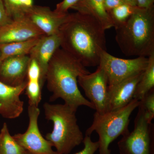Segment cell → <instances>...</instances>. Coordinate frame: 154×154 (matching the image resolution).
I'll return each instance as SVG.
<instances>
[{
	"label": "cell",
	"instance_id": "d6986e66",
	"mask_svg": "<svg viewBox=\"0 0 154 154\" xmlns=\"http://www.w3.org/2000/svg\"><path fill=\"white\" fill-rule=\"evenodd\" d=\"M26 151L10 134L5 122L0 131V154H23Z\"/></svg>",
	"mask_w": 154,
	"mask_h": 154
},
{
	"label": "cell",
	"instance_id": "4316f807",
	"mask_svg": "<svg viewBox=\"0 0 154 154\" xmlns=\"http://www.w3.org/2000/svg\"><path fill=\"white\" fill-rule=\"evenodd\" d=\"M12 21L6 12L2 0H0V28Z\"/></svg>",
	"mask_w": 154,
	"mask_h": 154
},
{
	"label": "cell",
	"instance_id": "30bf717a",
	"mask_svg": "<svg viewBox=\"0 0 154 154\" xmlns=\"http://www.w3.org/2000/svg\"><path fill=\"white\" fill-rule=\"evenodd\" d=\"M44 35L25 15L0 28V44L26 41Z\"/></svg>",
	"mask_w": 154,
	"mask_h": 154
},
{
	"label": "cell",
	"instance_id": "44dd1931",
	"mask_svg": "<svg viewBox=\"0 0 154 154\" xmlns=\"http://www.w3.org/2000/svg\"><path fill=\"white\" fill-rule=\"evenodd\" d=\"M42 88L40 81L27 80V85L25 90L28 97L29 105L38 107L42 99Z\"/></svg>",
	"mask_w": 154,
	"mask_h": 154
},
{
	"label": "cell",
	"instance_id": "d4e9b609",
	"mask_svg": "<svg viewBox=\"0 0 154 154\" xmlns=\"http://www.w3.org/2000/svg\"><path fill=\"white\" fill-rule=\"evenodd\" d=\"M27 79L38 80L41 83V70L38 63L34 60L30 59L27 72Z\"/></svg>",
	"mask_w": 154,
	"mask_h": 154
},
{
	"label": "cell",
	"instance_id": "83f0119b",
	"mask_svg": "<svg viewBox=\"0 0 154 154\" xmlns=\"http://www.w3.org/2000/svg\"><path fill=\"white\" fill-rule=\"evenodd\" d=\"M104 6L107 13L112 9L124 4L122 0H104Z\"/></svg>",
	"mask_w": 154,
	"mask_h": 154
},
{
	"label": "cell",
	"instance_id": "4fadbf2b",
	"mask_svg": "<svg viewBox=\"0 0 154 154\" xmlns=\"http://www.w3.org/2000/svg\"><path fill=\"white\" fill-rule=\"evenodd\" d=\"M30 58L29 55L11 57L0 63V82L12 86L22 85L27 80Z\"/></svg>",
	"mask_w": 154,
	"mask_h": 154
},
{
	"label": "cell",
	"instance_id": "9c48e42d",
	"mask_svg": "<svg viewBox=\"0 0 154 154\" xmlns=\"http://www.w3.org/2000/svg\"><path fill=\"white\" fill-rule=\"evenodd\" d=\"M39 114L38 107L29 105V124L27 130L13 137L21 146L31 154H58L53 150L51 143L40 132L38 124Z\"/></svg>",
	"mask_w": 154,
	"mask_h": 154
},
{
	"label": "cell",
	"instance_id": "cb8c5ba5",
	"mask_svg": "<svg viewBox=\"0 0 154 154\" xmlns=\"http://www.w3.org/2000/svg\"><path fill=\"white\" fill-rule=\"evenodd\" d=\"M84 148L75 154H94L99 149V142H94L90 136L85 135L83 141Z\"/></svg>",
	"mask_w": 154,
	"mask_h": 154
},
{
	"label": "cell",
	"instance_id": "ba28073f",
	"mask_svg": "<svg viewBox=\"0 0 154 154\" xmlns=\"http://www.w3.org/2000/svg\"><path fill=\"white\" fill-rule=\"evenodd\" d=\"M78 82L96 112L103 114L108 112V81L103 68L98 66L94 72L79 77Z\"/></svg>",
	"mask_w": 154,
	"mask_h": 154
},
{
	"label": "cell",
	"instance_id": "8992f818",
	"mask_svg": "<svg viewBox=\"0 0 154 154\" xmlns=\"http://www.w3.org/2000/svg\"><path fill=\"white\" fill-rule=\"evenodd\" d=\"M138 107L134 129L117 143L120 154H154V125L146 119L143 109Z\"/></svg>",
	"mask_w": 154,
	"mask_h": 154
},
{
	"label": "cell",
	"instance_id": "52a82bcc",
	"mask_svg": "<svg viewBox=\"0 0 154 154\" xmlns=\"http://www.w3.org/2000/svg\"><path fill=\"white\" fill-rule=\"evenodd\" d=\"M148 63V57H140L132 59L115 57L104 51L99 66L105 70L108 87H112L135 74L143 71Z\"/></svg>",
	"mask_w": 154,
	"mask_h": 154
},
{
	"label": "cell",
	"instance_id": "f1b7e54d",
	"mask_svg": "<svg viewBox=\"0 0 154 154\" xmlns=\"http://www.w3.org/2000/svg\"><path fill=\"white\" fill-rule=\"evenodd\" d=\"M137 5L142 8H148L154 6V0H136Z\"/></svg>",
	"mask_w": 154,
	"mask_h": 154
},
{
	"label": "cell",
	"instance_id": "3957f363",
	"mask_svg": "<svg viewBox=\"0 0 154 154\" xmlns=\"http://www.w3.org/2000/svg\"><path fill=\"white\" fill-rule=\"evenodd\" d=\"M115 30L116 40L124 55L148 57L154 53V6L140 8Z\"/></svg>",
	"mask_w": 154,
	"mask_h": 154
},
{
	"label": "cell",
	"instance_id": "7c38bea8",
	"mask_svg": "<svg viewBox=\"0 0 154 154\" xmlns=\"http://www.w3.org/2000/svg\"><path fill=\"white\" fill-rule=\"evenodd\" d=\"M27 85V80L18 86L9 85L0 82V115L9 119L20 116L24 106L20 96L25 91Z\"/></svg>",
	"mask_w": 154,
	"mask_h": 154
},
{
	"label": "cell",
	"instance_id": "603a6c76",
	"mask_svg": "<svg viewBox=\"0 0 154 154\" xmlns=\"http://www.w3.org/2000/svg\"><path fill=\"white\" fill-rule=\"evenodd\" d=\"M139 106L144 111L146 119L149 123H152L154 117V90L152 89L140 100Z\"/></svg>",
	"mask_w": 154,
	"mask_h": 154
},
{
	"label": "cell",
	"instance_id": "7402d4cb",
	"mask_svg": "<svg viewBox=\"0 0 154 154\" xmlns=\"http://www.w3.org/2000/svg\"><path fill=\"white\" fill-rule=\"evenodd\" d=\"M2 2L8 16L12 20L25 16L26 9L19 0H2Z\"/></svg>",
	"mask_w": 154,
	"mask_h": 154
},
{
	"label": "cell",
	"instance_id": "5bb4252c",
	"mask_svg": "<svg viewBox=\"0 0 154 154\" xmlns=\"http://www.w3.org/2000/svg\"><path fill=\"white\" fill-rule=\"evenodd\" d=\"M144 71L132 75L115 85L108 87V111L122 108L132 101Z\"/></svg>",
	"mask_w": 154,
	"mask_h": 154
},
{
	"label": "cell",
	"instance_id": "5b68a950",
	"mask_svg": "<svg viewBox=\"0 0 154 154\" xmlns=\"http://www.w3.org/2000/svg\"><path fill=\"white\" fill-rule=\"evenodd\" d=\"M139 104V101L134 99L128 105L118 110L103 114L96 112L94 113L93 123L86 131L85 135L91 136L94 131L98 134L99 154H110V143L119 137L129 132L130 117Z\"/></svg>",
	"mask_w": 154,
	"mask_h": 154
},
{
	"label": "cell",
	"instance_id": "ffe728a7",
	"mask_svg": "<svg viewBox=\"0 0 154 154\" xmlns=\"http://www.w3.org/2000/svg\"><path fill=\"white\" fill-rule=\"evenodd\" d=\"M137 6L129 4H122L108 12L114 28H118L124 24L132 14L139 9Z\"/></svg>",
	"mask_w": 154,
	"mask_h": 154
},
{
	"label": "cell",
	"instance_id": "9a60e30c",
	"mask_svg": "<svg viewBox=\"0 0 154 154\" xmlns=\"http://www.w3.org/2000/svg\"><path fill=\"white\" fill-rule=\"evenodd\" d=\"M60 48V38L58 33L55 35L42 36L31 50L29 57L38 63L41 70V84L43 87L45 82L48 64L54 54Z\"/></svg>",
	"mask_w": 154,
	"mask_h": 154
},
{
	"label": "cell",
	"instance_id": "f546056e",
	"mask_svg": "<svg viewBox=\"0 0 154 154\" xmlns=\"http://www.w3.org/2000/svg\"><path fill=\"white\" fill-rule=\"evenodd\" d=\"M19 1L26 10L33 5V0H19Z\"/></svg>",
	"mask_w": 154,
	"mask_h": 154
},
{
	"label": "cell",
	"instance_id": "484cf974",
	"mask_svg": "<svg viewBox=\"0 0 154 154\" xmlns=\"http://www.w3.org/2000/svg\"><path fill=\"white\" fill-rule=\"evenodd\" d=\"M79 0H63L58 3L54 11L56 13L60 15H66L68 14V10L71 8Z\"/></svg>",
	"mask_w": 154,
	"mask_h": 154
},
{
	"label": "cell",
	"instance_id": "d6a6232c",
	"mask_svg": "<svg viewBox=\"0 0 154 154\" xmlns=\"http://www.w3.org/2000/svg\"><path fill=\"white\" fill-rule=\"evenodd\" d=\"M1 52H0V63H1Z\"/></svg>",
	"mask_w": 154,
	"mask_h": 154
},
{
	"label": "cell",
	"instance_id": "ac0fdd59",
	"mask_svg": "<svg viewBox=\"0 0 154 154\" xmlns=\"http://www.w3.org/2000/svg\"><path fill=\"white\" fill-rule=\"evenodd\" d=\"M154 87V53L148 57V63L138 83L134 99L140 101Z\"/></svg>",
	"mask_w": 154,
	"mask_h": 154
},
{
	"label": "cell",
	"instance_id": "4dcf8cb0",
	"mask_svg": "<svg viewBox=\"0 0 154 154\" xmlns=\"http://www.w3.org/2000/svg\"><path fill=\"white\" fill-rule=\"evenodd\" d=\"M122 1L125 4H129L133 6H137L136 0H122Z\"/></svg>",
	"mask_w": 154,
	"mask_h": 154
},
{
	"label": "cell",
	"instance_id": "2e32d148",
	"mask_svg": "<svg viewBox=\"0 0 154 154\" xmlns=\"http://www.w3.org/2000/svg\"><path fill=\"white\" fill-rule=\"evenodd\" d=\"M104 0H79L71 8L88 14L97 19L105 30L113 27L109 14L105 10Z\"/></svg>",
	"mask_w": 154,
	"mask_h": 154
},
{
	"label": "cell",
	"instance_id": "e0dca14e",
	"mask_svg": "<svg viewBox=\"0 0 154 154\" xmlns=\"http://www.w3.org/2000/svg\"><path fill=\"white\" fill-rule=\"evenodd\" d=\"M40 37L26 41L0 44L1 61L11 57L29 55L31 50Z\"/></svg>",
	"mask_w": 154,
	"mask_h": 154
},
{
	"label": "cell",
	"instance_id": "7a4b0ae2",
	"mask_svg": "<svg viewBox=\"0 0 154 154\" xmlns=\"http://www.w3.org/2000/svg\"><path fill=\"white\" fill-rule=\"evenodd\" d=\"M90 73L79 61L59 48L51 60L46 72L48 89L52 93L50 100L60 98L76 111L81 106L95 110L94 105L81 94L78 86V78Z\"/></svg>",
	"mask_w": 154,
	"mask_h": 154
},
{
	"label": "cell",
	"instance_id": "6da1fadb",
	"mask_svg": "<svg viewBox=\"0 0 154 154\" xmlns=\"http://www.w3.org/2000/svg\"><path fill=\"white\" fill-rule=\"evenodd\" d=\"M105 31L92 16L78 12L69 13L59 30L60 48L85 67L98 66L102 52L106 51Z\"/></svg>",
	"mask_w": 154,
	"mask_h": 154
},
{
	"label": "cell",
	"instance_id": "277c9868",
	"mask_svg": "<svg viewBox=\"0 0 154 154\" xmlns=\"http://www.w3.org/2000/svg\"><path fill=\"white\" fill-rule=\"evenodd\" d=\"M45 118L53 123L52 132L45 138L55 148L58 154H69L84 140L83 133L77 123V111L66 104L43 105Z\"/></svg>",
	"mask_w": 154,
	"mask_h": 154
},
{
	"label": "cell",
	"instance_id": "1f68e13d",
	"mask_svg": "<svg viewBox=\"0 0 154 154\" xmlns=\"http://www.w3.org/2000/svg\"><path fill=\"white\" fill-rule=\"evenodd\" d=\"M23 154H31L30 153V152H28V151H26Z\"/></svg>",
	"mask_w": 154,
	"mask_h": 154
},
{
	"label": "cell",
	"instance_id": "8fae6325",
	"mask_svg": "<svg viewBox=\"0 0 154 154\" xmlns=\"http://www.w3.org/2000/svg\"><path fill=\"white\" fill-rule=\"evenodd\" d=\"M68 14L60 15L48 7L40 6L33 5L25 11V16L46 36L58 34Z\"/></svg>",
	"mask_w": 154,
	"mask_h": 154
}]
</instances>
